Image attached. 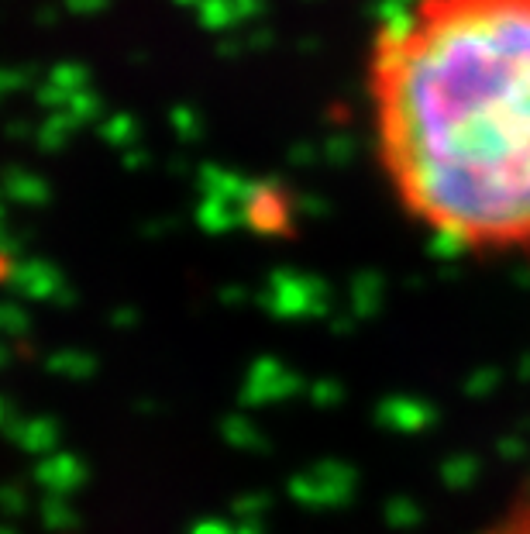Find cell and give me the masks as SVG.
I'll list each match as a JSON object with an SVG mask.
<instances>
[{
    "instance_id": "1",
    "label": "cell",
    "mask_w": 530,
    "mask_h": 534,
    "mask_svg": "<svg viewBox=\"0 0 530 534\" xmlns=\"http://www.w3.org/2000/svg\"><path fill=\"white\" fill-rule=\"evenodd\" d=\"M396 211L465 259H530V0H400L365 59Z\"/></svg>"
}]
</instances>
